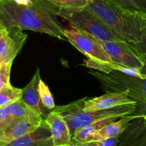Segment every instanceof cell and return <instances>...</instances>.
<instances>
[{"mask_svg":"<svg viewBox=\"0 0 146 146\" xmlns=\"http://www.w3.org/2000/svg\"><path fill=\"white\" fill-rule=\"evenodd\" d=\"M59 8L48 0H32L28 5L3 0L0 2V24L6 29L19 27L67 40L65 29L57 18Z\"/></svg>","mask_w":146,"mask_h":146,"instance_id":"6da1fadb","label":"cell"},{"mask_svg":"<svg viewBox=\"0 0 146 146\" xmlns=\"http://www.w3.org/2000/svg\"><path fill=\"white\" fill-rule=\"evenodd\" d=\"M87 8L122 40L130 44L140 41L146 15L130 12L105 0H92Z\"/></svg>","mask_w":146,"mask_h":146,"instance_id":"7a4b0ae2","label":"cell"},{"mask_svg":"<svg viewBox=\"0 0 146 146\" xmlns=\"http://www.w3.org/2000/svg\"><path fill=\"white\" fill-rule=\"evenodd\" d=\"M86 100L88 98H84L67 105L57 106L53 110L60 113L67 122L72 135L77 130L95 122L109 117H120L126 115L133 114L137 109V104H130L111 109L87 113L83 111Z\"/></svg>","mask_w":146,"mask_h":146,"instance_id":"3957f363","label":"cell"},{"mask_svg":"<svg viewBox=\"0 0 146 146\" xmlns=\"http://www.w3.org/2000/svg\"><path fill=\"white\" fill-rule=\"evenodd\" d=\"M142 72L146 73V64ZM90 73L96 78L106 92L130 91V98L137 102V111L146 114V79H140L117 71L110 73L90 71Z\"/></svg>","mask_w":146,"mask_h":146,"instance_id":"277c9868","label":"cell"},{"mask_svg":"<svg viewBox=\"0 0 146 146\" xmlns=\"http://www.w3.org/2000/svg\"><path fill=\"white\" fill-rule=\"evenodd\" d=\"M57 16L67 20L73 29L93 35L102 42L123 41L88 8H59Z\"/></svg>","mask_w":146,"mask_h":146,"instance_id":"5b68a950","label":"cell"},{"mask_svg":"<svg viewBox=\"0 0 146 146\" xmlns=\"http://www.w3.org/2000/svg\"><path fill=\"white\" fill-rule=\"evenodd\" d=\"M111 62L142 71L146 64V57L126 41H100Z\"/></svg>","mask_w":146,"mask_h":146,"instance_id":"8992f818","label":"cell"},{"mask_svg":"<svg viewBox=\"0 0 146 146\" xmlns=\"http://www.w3.org/2000/svg\"><path fill=\"white\" fill-rule=\"evenodd\" d=\"M64 35L67 41L90 60L111 62V60L101 44L100 40L93 35L75 29H64Z\"/></svg>","mask_w":146,"mask_h":146,"instance_id":"52a82bcc","label":"cell"},{"mask_svg":"<svg viewBox=\"0 0 146 146\" xmlns=\"http://www.w3.org/2000/svg\"><path fill=\"white\" fill-rule=\"evenodd\" d=\"M27 36L21 28L6 29L2 26L0 31V62L3 64L13 62L23 47Z\"/></svg>","mask_w":146,"mask_h":146,"instance_id":"ba28073f","label":"cell"},{"mask_svg":"<svg viewBox=\"0 0 146 146\" xmlns=\"http://www.w3.org/2000/svg\"><path fill=\"white\" fill-rule=\"evenodd\" d=\"M130 104H137V102L130 98L129 90L124 92H107L102 96L86 100L83 111L87 113L100 111Z\"/></svg>","mask_w":146,"mask_h":146,"instance_id":"9c48e42d","label":"cell"},{"mask_svg":"<svg viewBox=\"0 0 146 146\" xmlns=\"http://www.w3.org/2000/svg\"><path fill=\"white\" fill-rule=\"evenodd\" d=\"M44 119L40 115L35 114L27 116L8 127L0 133V146H5L14 140L36 130Z\"/></svg>","mask_w":146,"mask_h":146,"instance_id":"30bf717a","label":"cell"},{"mask_svg":"<svg viewBox=\"0 0 146 146\" xmlns=\"http://www.w3.org/2000/svg\"><path fill=\"white\" fill-rule=\"evenodd\" d=\"M52 133L54 146L72 144V135L67 122L57 112L52 110L44 119Z\"/></svg>","mask_w":146,"mask_h":146,"instance_id":"8fae6325","label":"cell"},{"mask_svg":"<svg viewBox=\"0 0 146 146\" xmlns=\"http://www.w3.org/2000/svg\"><path fill=\"white\" fill-rule=\"evenodd\" d=\"M117 138L118 146H146V115L133 120Z\"/></svg>","mask_w":146,"mask_h":146,"instance_id":"7c38bea8","label":"cell"},{"mask_svg":"<svg viewBox=\"0 0 146 146\" xmlns=\"http://www.w3.org/2000/svg\"><path fill=\"white\" fill-rule=\"evenodd\" d=\"M40 79V70L37 67L30 82L22 89V100L30 109L44 119V117H46L47 114H46L47 110L42 104L39 94L38 87Z\"/></svg>","mask_w":146,"mask_h":146,"instance_id":"4fadbf2b","label":"cell"},{"mask_svg":"<svg viewBox=\"0 0 146 146\" xmlns=\"http://www.w3.org/2000/svg\"><path fill=\"white\" fill-rule=\"evenodd\" d=\"M5 146H54L50 129L44 120L36 130Z\"/></svg>","mask_w":146,"mask_h":146,"instance_id":"5bb4252c","label":"cell"},{"mask_svg":"<svg viewBox=\"0 0 146 146\" xmlns=\"http://www.w3.org/2000/svg\"><path fill=\"white\" fill-rule=\"evenodd\" d=\"M35 113L22 99L12 105L0 108V133L17 120Z\"/></svg>","mask_w":146,"mask_h":146,"instance_id":"9a60e30c","label":"cell"},{"mask_svg":"<svg viewBox=\"0 0 146 146\" xmlns=\"http://www.w3.org/2000/svg\"><path fill=\"white\" fill-rule=\"evenodd\" d=\"M145 115H146V114L135 112L133 114L122 116L117 120L112 122L111 123H110L100 130L97 132L92 136L91 140H100L118 137L126 130L133 120Z\"/></svg>","mask_w":146,"mask_h":146,"instance_id":"2e32d148","label":"cell"},{"mask_svg":"<svg viewBox=\"0 0 146 146\" xmlns=\"http://www.w3.org/2000/svg\"><path fill=\"white\" fill-rule=\"evenodd\" d=\"M85 64L88 67L91 69H94L96 71L101 72L103 73H110L112 72L117 71L122 72L125 73L127 75H132L140 79H146V73L137 70V69L130 68V67H125L121 64H116L114 62H100L94 61L88 59L85 61Z\"/></svg>","mask_w":146,"mask_h":146,"instance_id":"e0dca14e","label":"cell"},{"mask_svg":"<svg viewBox=\"0 0 146 146\" xmlns=\"http://www.w3.org/2000/svg\"><path fill=\"white\" fill-rule=\"evenodd\" d=\"M22 89L12 85L5 87L0 90V108L12 105L22 99Z\"/></svg>","mask_w":146,"mask_h":146,"instance_id":"ac0fdd59","label":"cell"},{"mask_svg":"<svg viewBox=\"0 0 146 146\" xmlns=\"http://www.w3.org/2000/svg\"><path fill=\"white\" fill-rule=\"evenodd\" d=\"M127 11L146 15V0H105Z\"/></svg>","mask_w":146,"mask_h":146,"instance_id":"d6986e66","label":"cell"},{"mask_svg":"<svg viewBox=\"0 0 146 146\" xmlns=\"http://www.w3.org/2000/svg\"><path fill=\"white\" fill-rule=\"evenodd\" d=\"M38 90L40 100H41L43 106L48 110H54L56 106L52 94L49 87L42 79H40V82H39Z\"/></svg>","mask_w":146,"mask_h":146,"instance_id":"ffe728a7","label":"cell"},{"mask_svg":"<svg viewBox=\"0 0 146 146\" xmlns=\"http://www.w3.org/2000/svg\"><path fill=\"white\" fill-rule=\"evenodd\" d=\"M49 2L60 8L79 9L85 8L92 0H48Z\"/></svg>","mask_w":146,"mask_h":146,"instance_id":"44dd1931","label":"cell"},{"mask_svg":"<svg viewBox=\"0 0 146 146\" xmlns=\"http://www.w3.org/2000/svg\"><path fill=\"white\" fill-rule=\"evenodd\" d=\"M118 144L119 140L116 137L100 140H90L83 143H72L71 146H118Z\"/></svg>","mask_w":146,"mask_h":146,"instance_id":"7402d4cb","label":"cell"},{"mask_svg":"<svg viewBox=\"0 0 146 146\" xmlns=\"http://www.w3.org/2000/svg\"><path fill=\"white\" fill-rule=\"evenodd\" d=\"M13 62L5 63L0 67V90L10 84V72Z\"/></svg>","mask_w":146,"mask_h":146,"instance_id":"603a6c76","label":"cell"},{"mask_svg":"<svg viewBox=\"0 0 146 146\" xmlns=\"http://www.w3.org/2000/svg\"><path fill=\"white\" fill-rule=\"evenodd\" d=\"M136 49L141 52L146 57V26L145 27L144 31H143V35L141 36L140 41L138 42L135 44H132Z\"/></svg>","mask_w":146,"mask_h":146,"instance_id":"cb8c5ba5","label":"cell"},{"mask_svg":"<svg viewBox=\"0 0 146 146\" xmlns=\"http://www.w3.org/2000/svg\"><path fill=\"white\" fill-rule=\"evenodd\" d=\"M13 1L18 5H28L32 2V0H13Z\"/></svg>","mask_w":146,"mask_h":146,"instance_id":"d4e9b609","label":"cell"},{"mask_svg":"<svg viewBox=\"0 0 146 146\" xmlns=\"http://www.w3.org/2000/svg\"><path fill=\"white\" fill-rule=\"evenodd\" d=\"M2 25H1V24H0V31H1V29H2Z\"/></svg>","mask_w":146,"mask_h":146,"instance_id":"484cf974","label":"cell"},{"mask_svg":"<svg viewBox=\"0 0 146 146\" xmlns=\"http://www.w3.org/2000/svg\"><path fill=\"white\" fill-rule=\"evenodd\" d=\"M2 64H3V63H2V62H0V67H2Z\"/></svg>","mask_w":146,"mask_h":146,"instance_id":"4316f807","label":"cell"},{"mask_svg":"<svg viewBox=\"0 0 146 146\" xmlns=\"http://www.w3.org/2000/svg\"><path fill=\"white\" fill-rule=\"evenodd\" d=\"M61 146H71V145H61Z\"/></svg>","mask_w":146,"mask_h":146,"instance_id":"83f0119b","label":"cell"},{"mask_svg":"<svg viewBox=\"0 0 146 146\" xmlns=\"http://www.w3.org/2000/svg\"><path fill=\"white\" fill-rule=\"evenodd\" d=\"M2 1H3V0H0V2H2Z\"/></svg>","mask_w":146,"mask_h":146,"instance_id":"f1b7e54d","label":"cell"}]
</instances>
